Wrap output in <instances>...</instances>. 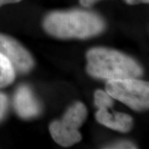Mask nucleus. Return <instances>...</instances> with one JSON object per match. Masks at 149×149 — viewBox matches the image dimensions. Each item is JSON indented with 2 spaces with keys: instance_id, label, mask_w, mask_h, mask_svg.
<instances>
[{
  "instance_id": "obj_1",
  "label": "nucleus",
  "mask_w": 149,
  "mask_h": 149,
  "mask_svg": "<svg viewBox=\"0 0 149 149\" xmlns=\"http://www.w3.org/2000/svg\"><path fill=\"white\" fill-rule=\"evenodd\" d=\"M46 33L59 39H86L102 33L106 22L92 11L74 9L50 13L44 17Z\"/></svg>"
},
{
  "instance_id": "obj_2",
  "label": "nucleus",
  "mask_w": 149,
  "mask_h": 149,
  "mask_svg": "<svg viewBox=\"0 0 149 149\" xmlns=\"http://www.w3.org/2000/svg\"><path fill=\"white\" fill-rule=\"evenodd\" d=\"M86 70L93 77L108 80L135 78L142 68L128 56L104 48H92L87 53Z\"/></svg>"
},
{
  "instance_id": "obj_3",
  "label": "nucleus",
  "mask_w": 149,
  "mask_h": 149,
  "mask_svg": "<svg viewBox=\"0 0 149 149\" xmlns=\"http://www.w3.org/2000/svg\"><path fill=\"white\" fill-rule=\"evenodd\" d=\"M106 91L112 97L137 111H144L149 106L148 82L135 78L109 80Z\"/></svg>"
},
{
  "instance_id": "obj_4",
  "label": "nucleus",
  "mask_w": 149,
  "mask_h": 149,
  "mask_svg": "<svg viewBox=\"0 0 149 149\" xmlns=\"http://www.w3.org/2000/svg\"><path fill=\"white\" fill-rule=\"evenodd\" d=\"M0 53L10 61L15 69L21 72H29L34 66L29 52L12 37L2 34H0Z\"/></svg>"
},
{
  "instance_id": "obj_5",
  "label": "nucleus",
  "mask_w": 149,
  "mask_h": 149,
  "mask_svg": "<svg viewBox=\"0 0 149 149\" xmlns=\"http://www.w3.org/2000/svg\"><path fill=\"white\" fill-rule=\"evenodd\" d=\"M14 107L17 113L24 119L36 117L42 111L40 102L27 86H22L17 90L14 97Z\"/></svg>"
},
{
  "instance_id": "obj_6",
  "label": "nucleus",
  "mask_w": 149,
  "mask_h": 149,
  "mask_svg": "<svg viewBox=\"0 0 149 149\" xmlns=\"http://www.w3.org/2000/svg\"><path fill=\"white\" fill-rule=\"evenodd\" d=\"M95 117L100 124L122 133L129 131L133 124V119L130 115L122 113H111L107 109H99Z\"/></svg>"
},
{
  "instance_id": "obj_7",
  "label": "nucleus",
  "mask_w": 149,
  "mask_h": 149,
  "mask_svg": "<svg viewBox=\"0 0 149 149\" xmlns=\"http://www.w3.org/2000/svg\"><path fill=\"white\" fill-rule=\"evenodd\" d=\"M86 115L87 110L84 104L77 102L67 110L59 122L66 130L76 131L85 121Z\"/></svg>"
},
{
  "instance_id": "obj_8",
  "label": "nucleus",
  "mask_w": 149,
  "mask_h": 149,
  "mask_svg": "<svg viewBox=\"0 0 149 149\" xmlns=\"http://www.w3.org/2000/svg\"><path fill=\"white\" fill-rule=\"evenodd\" d=\"M49 130L53 139L61 146L68 147L79 142L81 136L79 132L70 131L63 127L59 121H54L50 124Z\"/></svg>"
},
{
  "instance_id": "obj_9",
  "label": "nucleus",
  "mask_w": 149,
  "mask_h": 149,
  "mask_svg": "<svg viewBox=\"0 0 149 149\" xmlns=\"http://www.w3.org/2000/svg\"><path fill=\"white\" fill-rule=\"evenodd\" d=\"M15 77V72L12 63L6 56L0 53V88L12 84Z\"/></svg>"
},
{
  "instance_id": "obj_10",
  "label": "nucleus",
  "mask_w": 149,
  "mask_h": 149,
  "mask_svg": "<svg viewBox=\"0 0 149 149\" xmlns=\"http://www.w3.org/2000/svg\"><path fill=\"white\" fill-rule=\"evenodd\" d=\"M95 104L98 109H109L113 104V97L107 91L98 90L95 93Z\"/></svg>"
},
{
  "instance_id": "obj_11",
  "label": "nucleus",
  "mask_w": 149,
  "mask_h": 149,
  "mask_svg": "<svg viewBox=\"0 0 149 149\" xmlns=\"http://www.w3.org/2000/svg\"><path fill=\"white\" fill-rule=\"evenodd\" d=\"M135 145L130 141H120V142H117L115 144L109 145L106 148H113V149H127V148H136Z\"/></svg>"
},
{
  "instance_id": "obj_12",
  "label": "nucleus",
  "mask_w": 149,
  "mask_h": 149,
  "mask_svg": "<svg viewBox=\"0 0 149 149\" xmlns=\"http://www.w3.org/2000/svg\"><path fill=\"white\" fill-rule=\"evenodd\" d=\"M8 107V99L3 93H0V120L4 116Z\"/></svg>"
},
{
  "instance_id": "obj_13",
  "label": "nucleus",
  "mask_w": 149,
  "mask_h": 149,
  "mask_svg": "<svg viewBox=\"0 0 149 149\" xmlns=\"http://www.w3.org/2000/svg\"><path fill=\"white\" fill-rule=\"evenodd\" d=\"M100 1L102 0H79V2L80 4L84 7H90Z\"/></svg>"
},
{
  "instance_id": "obj_14",
  "label": "nucleus",
  "mask_w": 149,
  "mask_h": 149,
  "mask_svg": "<svg viewBox=\"0 0 149 149\" xmlns=\"http://www.w3.org/2000/svg\"><path fill=\"white\" fill-rule=\"evenodd\" d=\"M127 4L137 5L139 3H148L149 0H124Z\"/></svg>"
},
{
  "instance_id": "obj_15",
  "label": "nucleus",
  "mask_w": 149,
  "mask_h": 149,
  "mask_svg": "<svg viewBox=\"0 0 149 149\" xmlns=\"http://www.w3.org/2000/svg\"><path fill=\"white\" fill-rule=\"evenodd\" d=\"M22 0H0V7L8 3H14L21 1Z\"/></svg>"
}]
</instances>
